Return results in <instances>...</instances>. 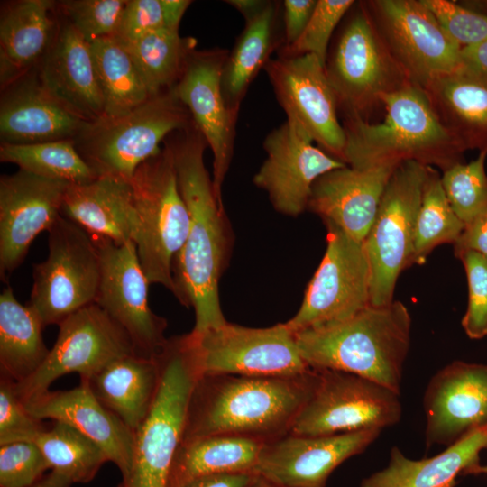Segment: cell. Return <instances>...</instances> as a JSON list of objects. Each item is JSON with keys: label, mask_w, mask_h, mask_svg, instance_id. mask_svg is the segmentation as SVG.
<instances>
[{"label": "cell", "mask_w": 487, "mask_h": 487, "mask_svg": "<svg viewBox=\"0 0 487 487\" xmlns=\"http://www.w3.org/2000/svg\"><path fill=\"white\" fill-rule=\"evenodd\" d=\"M163 143L170 151L189 215L186 242L173 261V295L180 304L194 309L191 332L199 335L226 323L218 286L228 262L232 234L205 166L207 142L193 120L170 133Z\"/></svg>", "instance_id": "6da1fadb"}, {"label": "cell", "mask_w": 487, "mask_h": 487, "mask_svg": "<svg viewBox=\"0 0 487 487\" xmlns=\"http://www.w3.org/2000/svg\"><path fill=\"white\" fill-rule=\"evenodd\" d=\"M317 371L289 377L198 376L181 442L212 435L271 441L289 433L310 397Z\"/></svg>", "instance_id": "7a4b0ae2"}, {"label": "cell", "mask_w": 487, "mask_h": 487, "mask_svg": "<svg viewBox=\"0 0 487 487\" xmlns=\"http://www.w3.org/2000/svg\"><path fill=\"white\" fill-rule=\"evenodd\" d=\"M380 123L344 116L345 162L355 169L413 161L445 171L465 149L439 119L427 92L409 83L381 97Z\"/></svg>", "instance_id": "3957f363"}, {"label": "cell", "mask_w": 487, "mask_h": 487, "mask_svg": "<svg viewBox=\"0 0 487 487\" xmlns=\"http://www.w3.org/2000/svg\"><path fill=\"white\" fill-rule=\"evenodd\" d=\"M410 333V314L394 300L370 305L346 320L302 330L295 337L310 368L354 373L400 394Z\"/></svg>", "instance_id": "277c9868"}, {"label": "cell", "mask_w": 487, "mask_h": 487, "mask_svg": "<svg viewBox=\"0 0 487 487\" xmlns=\"http://www.w3.org/2000/svg\"><path fill=\"white\" fill-rule=\"evenodd\" d=\"M160 382L152 409L134 432L131 467L118 487H168L190 396L199 376L191 333L167 339L156 355Z\"/></svg>", "instance_id": "5b68a950"}, {"label": "cell", "mask_w": 487, "mask_h": 487, "mask_svg": "<svg viewBox=\"0 0 487 487\" xmlns=\"http://www.w3.org/2000/svg\"><path fill=\"white\" fill-rule=\"evenodd\" d=\"M191 122L172 87L123 116L90 123L74 142L97 177L131 182L137 168L161 152V143Z\"/></svg>", "instance_id": "8992f818"}, {"label": "cell", "mask_w": 487, "mask_h": 487, "mask_svg": "<svg viewBox=\"0 0 487 487\" xmlns=\"http://www.w3.org/2000/svg\"><path fill=\"white\" fill-rule=\"evenodd\" d=\"M328 51L326 72L344 116L369 117L381 97L411 83L381 38L364 4L352 6Z\"/></svg>", "instance_id": "52a82bcc"}, {"label": "cell", "mask_w": 487, "mask_h": 487, "mask_svg": "<svg viewBox=\"0 0 487 487\" xmlns=\"http://www.w3.org/2000/svg\"><path fill=\"white\" fill-rule=\"evenodd\" d=\"M131 186L139 219L135 244L140 263L151 284L174 294L173 261L186 242L189 215L165 144L137 168Z\"/></svg>", "instance_id": "ba28073f"}, {"label": "cell", "mask_w": 487, "mask_h": 487, "mask_svg": "<svg viewBox=\"0 0 487 487\" xmlns=\"http://www.w3.org/2000/svg\"><path fill=\"white\" fill-rule=\"evenodd\" d=\"M48 234L47 258L32 265L28 303L44 327L95 303L101 279L98 250L87 232L60 216Z\"/></svg>", "instance_id": "9c48e42d"}, {"label": "cell", "mask_w": 487, "mask_h": 487, "mask_svg": "<svg viewBox=\"0 0 487 487\" xmlns=\"http://www.w3.org/2000/svg\"><path fill=\"white\" fill-rule=\"evenodd\" d=\"M429 166L400 162L381 196L363 242L370 266V305L394 301L400 274L411 266L416 221Z\"/></svg>", "instance_id": "30bf717a"}, {"label": "cell", "mask_w": 487, "mask_h": 487, "mask_svg": "<svg viewBox=\"0 0 487 487\" xmlns=\"http://www.w3.org/2000/svg\"><path fill=\"white\" fill-rule=\"evenodd\" d=\"M314 390L295 418L289 434L328 436L397 424L400 394L364 377L316 369Z\"/></svg>", "instance_id": "8fae6325"}, {"label": "cell", "mask_w": 487, "mask_h": 487, "mask_svg": "<svg viewBox=\"0 0 487 487\" xmlns=\"http://www.w3.org/2000/svg\"><path fill=\"white\" fill-rule=\"evenodd\" d=\"M326 249L302 304L286 322L298 333L346 320L370 306V266L363 243L325 222Z\"/></svg>", "instance_id": "7c38bea8"}, {"label": "cell", "mask_w": 487, "mask_h": 487, "mask_svg": "<svg viewBox=\"0 0 487 487\" xmlns=\"http://www.w3.org/2000/svg\"><path fill=\"white\" fill-rule=\"evenodd\" d=\"M363 4L390 53L412 84L425 88L462 64V48L422 0Z\"/></svg>", "instance_id": "4fadbf2b"}, {"label": "cell", "mask_w": 487, "mask_h": 487, "mask_svg": "<svg viewBox=\"0 0 487 487\" xmlns=\"http://www.w3.org/2000/svg\"><path fill=\"white\" fill-rule=\"evenodd\" d=\"M42 365L27 380L16 383L24 403L50 390L60 377L77 372L89 379L112 362L134 354L127 333L96 303L69 316Z\"/></svg>", "instance_id": "5bb4252c"}, {"label": "cell", "mask_w": 487, "mask_h": 487, "mask_svg": "<svg viewBox=\"0 0 487 487\" xmlns=\"http://www.w3.org/2000/svg\"><path fill=\"white\" fill-rule=\"evenodd\" d=\"M191 334L199 376L289 377L311 369L286 323L253 328L226 322L202 334Z\"/></svg>", "instance_id": "9a60e30c"}, {"label": "cell", "mask_w": 487, "mask_h": 487, "mask_svg": "<svg viewBox=\"0 0 487 487\" xmlns=\"http://www.w3.org/2000/svg\"><path fill=\"white\" fill-rule=\"evenodd\" d=\"M98 250L101 279L96 302L130 337L134 354L153 358L167 342V320L149 305V282L134 242L117 244L92 236Z\"/></svg>", "instance_id": "2e32d148"}, {"label": "cell", "mask_w": 487, "mask_h": 487, "mask_svg": "<svg viewBox=\"0 0 487 487\" xmlns=\"http://www.w3.org/2000/svg\"><path fill=\"white\" fill-rule=\"evenodd\" d=\"M263 69L287 119L296 121L320 149L345 162V133L325 65L312 54L277 55Z\"/></svg>", "instance_id": "e0dca14e"}, {"label": "cell", "mask_w": 487, "mask_h": 487, "mask_svg": "<svg viewBox=\"0 0 487 487\" xmlns=\"http://www.w3.org/2000/svg\"><path fill=\"white\" fill-rule=\"evenodd\" d=\"M296 121L286 119L263 141L267 154L253 177L273 207L288 216H298L308 209L315 181L322 175L347 164L318 146Z\"/></svg>", "instance_id": "ac0fdd59"}, {"label": "cell", "mask_w": 487, "mask_h": 487, "mask_svg": "<svg viewBox=\"0 0 487 487\" xmlns=\"http://www.w3.org/2000/svg\"><path fill=\"white\" fill-rule=\"evenodd\" d=\"M229 51L221 48L195 50L174 86L213 155V186L223 204L222 187L233 158L237 115L222 91L223 69Z\"/></svg>", "instance_id": "d6986e66"}, {"label": "cell", "mask_w": 487, "mask_h": 487, "mask_svg": "<svg viewBox=\"0 0 487 487\" xmlns=\"http://www.w3.org/2000/svg\"><path fill=\"white\" fill-rule=\"evenodd\" d=\"M69 183L23 170L0 178V278L7 279L26 258L34 239L61 216Z\"/></svg>", "instance_id": "ffe728a7"}, {"label": "cell", "mask_w": 487, "mask_h": 487, "mask_svg": "<svg viewBox=\"0 0 487 487\" xmlns=\"http://www.w3.org/2000/svg\"><path fill=\"white\" fill-rule=\"evenodd\" d=\"M381 432L371 428L328 436L289 433L264 443L254 473L281 487H325L338 465L363 453Z\"/></svg>", "instance_id": "44dd1931"}, {"label": "cell", "mask_w": 487, "mask_h": 487, "mask_svg": "<svg viewBox=\"0 0 487 487\" xmlns=\"http://www.w3.org/2000/svg\"><path fill=\"white\" fill-rule=\"evenodd\" d=\"M427 448L446 447L487 426V364L454 361L439 370L424 399Z\"/></svg>", "instance_id": "7402d4cb"}, {"label": "cell", "mask_w": 487, "mask_h": 487, "mask_svg": "<svg viewBox=\"0 0 487 487\" xmlns=\"http://www.w3.org/2000/svg\"><path fill=\"white\" fill-rule=\"evenodd\" d=\"M399 164L368 169L346 165L322 175L312 187L308 210L363 243L386 185Z\"/></svg>", "instance_id": "603a6c76"}, {"label": "cell", "mask_w": 487, "mask_h": 487, "mask_svg": "<svg viewBox=\"0 0 487 487\" xmlns=\"http://www.w3.org/2000/svg\"><path fill=\"white\" fill-rule=\"evenodd\" d=\"M37 72L48 92L69 111L89 123L104 117L91 45L63 17L58 19L53 41Z\"/></svg>", "instance_id": "cb8c5ba5"}, {"label": "cell", "mask_w": 487, "mask_h": 487, "mask_svg": "<svg viewBox=\"0 0 487 487\" xmlns=\"http://www.w3.org/2000/svg\"><path fill=\"white\" fill-rule=\"evenodd\" d=\"M55 99L37 68L2 89L1 142L29 144L75 140L89 124Z\"/></svg>", "instance_id": "d4e9b609"}, {"label": "cell", "mask_w": 487, "mask_h": 487, "mask_svg": "<svg viewBox=\"0 0 487 487\" xmlns=\"http://www.w3.org/2000/svg\"><path fill=\"white\" fill-rule=\"evenodd\" d=\"M38 419L67 423L98 444L124 476L132 464L134 432L104 407L87 381L65 391H47L24 402Z\"/></svg>", "instance_id": "484cf974"}, {"label": "cell", "mask_w": 487, "mask_h": 487, "mask_svg": "<svg viewBox=\"0 0 487 487\" xmlns=\"http://www.w3.org/2000/svg\"><path fill=\"white\" fill-rule=\"evenodd\" d=\"M61 216L91 236L104 237L117 244L134 242L139 219L131 182L97 177L81 184H69Z\"/></svg>", "instance_id": "4316f807"}, {"label": "cell", "mask_w": 487, "mask_h": 487, "mask_svg": "<svg viewBox=\"0 0 487 487\" xmlns=\"http://www.w3.org/2000/svg\"><path fill=\"white\" fill-rule=\"evenodd\" d=\"M56 7L51 0H20L2 8L1 89L38 68L56 32Z\"/></svg>", "instance_id": "83f0119b"}, {"label": "cell", "mask_w": 487, "mask_h": 487, "mask_svg": "<svg viewBox=\"0 0 487 487\" xmlns=\"http://www.w3.org/2000/svg\"><path fill=\"white\" fill-rule=\"evenodd\" d=\"M439 119L466 150H487V72L462 64L425 88Z\"/></svg>", "instance_id": "f1b7e54d"}, {"label": "cell", "mask_w": 487, "mask_h": 487, "mask_svg": "<svg viewBox=\"0 0 487 487\" xmlns=\"http://www.w3.org/2000/svg\"><path fill=\"white\" fill-rule=\"evenodd\" d=\"M484 448L487 426L472 430L430 458L409 459L393 446L388 465L364 478L360 487H454L458 475L468 474L480 464V453Z\"/></svg>", "instance_id": "f546056e"}, {"label": "cell", "mask_w": 487, "mask_h": 487, "mask_svg": "<svg viewBox=\"0 0 487 487\" xmlns=\"http://www.w3.org/2000/svg\"><path fill=\"white\" fill-rule=\"evenodd\" d=\"M160 376L156 356L132 354L112 362L91 378L80 380L87 381L97 400L135 432L152 409Z\"/></svg>", "instance_id": "4dcf8cb0"}, {"label": "cell", "mask_w": 487, "mask_h": 487, "mask_svg": "<svg viewBox=\"0 0 487 487\" xmlns=\"http://www.w3.org/2000/svg\"><path fill=\"white\" fill-rule=\"evenodd\" d=\"M278 6L275 2L262 1L256 9L243 15L245 26L226 58L222 91L229 109L236 115L250 85L271 58V52L283 44L277 32Z\"/></svg>", "instance_id": "1f68e13d"}, {"label": "cell", "mask_w": 487, "mask_h": 487, "mask_svg": "<svg viewBox=\"0 0 487 487\" xmlns=\"http://www.w3.org/2000/svg\"><path fill=\"white\" fill-rule=\"evenodd\" d=\"M264 443L237 435H212L181 442L170 467L168 487L202 475L254 473Z\"/></svg>", "instance_id": "d6a6232c"}, {"label": "cell", "mask_w": 487, "mask_h": 487, "mask_svg": "<svg viewBox=\"0 0 487 487\" xmlns=\"http://www.w3.org/2000/svg\"><path fill=\"white\" fill-rule=\"evenodd\" d=\"M41 321L28 306L21 304L11 286L0 294V372L16 383L31 377L45 362L50 349Z\"/></svg>", "instance_id": "836d02e7"}, {"label": "cell", "mask_w": 487, "mask_h": 487, "mask_svg": "<svg viewBox=\"0 0 487 487\" xmlns=\"http://www.w3.org/2000/svg\"><path fill=\"white\" fill-rule=\"evenodd\" d=\"M103 98L104 117L123 116L151 96L126 47L114 36L90 43Z\"/></svg>", "instance_id": "e575fe53"}, {"label": "cell", "mask_w": 487, "mask_h": 487, "mask_svg": "<svg viewBox=\"0 0 487 487\" xmlns=\"http://www.w3.org/2000/svg\"><path fill=\"white\" fill-rule=\"evenodd\" d=\"M197 43L195 38L182 37L179 30L164 27L124 45L153 96L177 84Z\"/></svg>", "instance_id": "d590c367"}, {"label": "cell", "mask_w": 487, "mask_h": 487, "mask_svg": "<svg viewBox=\"0 0 487 487\" xmlns=\"http://www.w3.org/2000/svg\"><path fill=\"white\" fill-rule=\"evenodd\" d=\"M1 162L13 163L33 175L81 184L97 178L76 149L74 140L29 144L1 142Z\"/></svg>", "instance_id": "8d00e7d4"}, {"label": "cell", "mask_w": 487, "mask_h": 487, "mask_svg": "<svg viewBox=\"0 0 487 487\" xmlns=\"http://www.w3.org/2000/svg\"><path fill=\"white\" fill-rule=\"evenodd\" d=\"M34 442L51 469L66 475L73 483L90 482L101 466L109 461L98 444L61 421H54Z\"/></svg>", "instance_id": "74e56055"}, {"label": "cell", "mask_w": 487, "mask_h": 487, "mask_svg": "<svg viewBox=\"0 0 487 487\" xmlns=\"http://www.w3.org/2000/svg\"><path fill=\"white\" fill-rule=\"evenodd\" d=\"M464 227L446 196L439 171L429 167L416 221L411 266L425 263L436 247L454 244Z\"/></svg>", "instance_id": "f35d334b"}, {"label": "cell", "mask_w": 487, "mask_h": 487, "mask_svg": "<svg viewBox=\"0 0 487 487\" xmlns=\"http://www.w3.org/2000/svg\"><path fill=\"white\" fill-rule=\"evenodd\" d=\"M487 150L477 159L461 162L442 172L446 196L456 216L466 225L487 213Z\"/></svg>", "instance_id": "ab89813d"}, {"label": "cell", "mask_w": 487, "mask_h": 487, "mask_svg": "<svg viewBox=\"0 0 487 487\" xmlns=\"http://www.w3.org/2000/svg\"><path fill=\"white\" fill-rule=\"evenodd\" d=\"M354 3V0H317L299 38L293 44L280 48L278 55L312 54L326 66L332 35Z\"/></svg>", "instance_id": "60d3db41"}, {"label": "cell", "mask_w": 487, "mask_h": 487, "mask_svg": "<svg viewBox=\"0 0 487 487\" xmlns=\"http://www.w3.org/2000/svg\"><path fill=\"white\" fill-rule=\"evenodd\" d=\"M128 0H67L57 11L89 43L115 36Z\"/></svg>", "instance_id": "b9f144b4"}, {"label": "cell", "mask_w": 487, "mask_h": 487, "mask_svg": "<svg viewBox=\"0 0 487 487\" xmlns=\"http://www.w3.org/2000/svg\"><path fill=\"white\" fill-rule=\"evenodd\" d=\"M51 469L35 442L0 445V487H30Z\"/></svg>", "instance_id": "7bdbcfd3"}, {"label": "cell", "mask_w": 487, "mask_h": 487, "mask_svg": "<svg viewBox=\"0 0 487 487\" xmlns=\"http://www.w3.org/2000/svg\"><path fill=\"white\" fill-rule=\"evenodd\" d=\"M458 259L463 262L468 285V303L461 325L471 339L487 335V258L468 251Z\"/></svg>", "instance_id": "ee69618b"}, {"label": "cell", "mask_w": 487, "mask_h": 487, "mask_svg": "<svg viewBox=\"0 0 487 487\" xmlns=\"http://www.w3.org/2000/svg\"><path fill=\"white\" fill-rule=\"evenodd\" d=\"M461 48L487 41V14L448 0H422Z\"/></svg>", "instance_id": "f6af8a7d"}, {"label": "cell", "mask_w": 487, "mask_h": 487, "mask_svg": "<svg viewBox=\"0 0 487 487\" xmlns=\"http://www.w3.org/2000/svg\"><path fill=\"white\" fill-rule=\"evenodd\" d=\"M42 420L33 417L15 391V381L0 375V445L34 442L45 430Z\"/></svg>", "instance_id": "bcb514c9"}, {"label": "cell", "mask_w": 487, "mask_h": 487, "mask_svg": "<svg viewBox=\"0 0 487 487\" xmlns=\"http://www.w3.org/2000/svg\"><path fill=\"white\" fill-rule=\"evenodd\" d=\"M164 27L161 0H128L114 37L127 45Z\"/></svg>", "instance_id": "7dc6e473"}, {"label": "cell", "mask_w": 487, "mask_h": 487, "mask_svg": "<svg viewBox=\"0 0 487 487\" xmlns=\"http://www.w3.org/2000/svg\"><path fill=\"white\" fill-rule=\"evenodd\" d=\"M317 0H284V38L281 47L293 44L306 28ZM280 47V48H281Z\"/></svg>", "instance_id": "c3c4849f"}, {"label": "cell", "mask_w": 487, "mask_h": 487, "mask_svg": "<svg viewBox=\"0 0 487 487\" xmlns=\"http://www.w3.org/2000/svg\"><path fill=\"white\" fill-rule=\"evenodd\" d=\"M453 246L456 258L468 251L476 252L487 258V213L466 225Z\"/></svg>", "instance_id": "681fc988"}, {"label": "cell", "mask_w": 487, "mask_h": 487, "mask_svg": "<svg viewBox=\"0 0 487 487\" xmlns=\"http://www.w3.org/2000/svg\"><path fill=\"white\" fill-rule=\"evenodd\" d=\"M260 480L255 473H228L202 475L177 487H252Z\"/></svg>", "instance_id": "f907efd6"}, {"label": "cell", "mask_w": 487, "mask_h": 487, "mask_svg": "<svg viewBox=\"0 0 487 487\" xmlns=\"http://www.w3.org/2000/svg\"><path fill=\"white\" fill-rule=\"evenodd\" d=\"M161 1L164 14L165 28L179 30L180 21L192 2L189 0Z\"/></svg>", "instance_id": "816d5d0a"}, {"label": "cell", "mask_w": 487, "mask_h": 487, "mask_svg": "<svg viewBox=\"0 0 487 487\" xmlns=\"http://www.w3.org/2000/svg\"><path fill=\"white\" fill-rule=\"evenodd\" d=\"M462 62L487 72V41L462 48Z\"/></svg>", "instance_id": "f5cc1de1"}, {"label": "cell", "mask_w": 487, "mask_h": 487, "mask_svg": "<svg viewBox=\"0 0 487 487\" xmlns=\"http://www.w3.org/2000/svg\"><path fill=\"white\" fill-rule=\"evenodd\" d=\"M71 484H73L72 481L66 475L51 470L50 473L30 487H70Z\"/></svg>", "instance_id": "db71d44e"}, {"label": "cell", "mask_w": 487, "mask_h": 487, "mask_svg": "<svg viewBox=\"0 0 487 487\" xmlns=\"http://www.w3.org/2000/svg\"><path fill=\"white\" fill-rule=\"evenodd\" d=\"M487 473V465H477L469 471L468 474Z\"/></svg>", "instance_id": "11a10c76"}, {"label": "cell", "mask_w": 487, "mask_h": 487, "mask_svg": "<svg viewBox=\"0 0 487 487\" xmlns=\"http://www.w3.org/2000/svg\"><path fill=\"white\" fill-rule=\"evenodd\" d=\"M252 487H281V486L271 483V482H266V481L262 480V478H260V480L255 484H253Z\"/></svg>", "instance_id": "9f6ffc18"}]
</instances>
